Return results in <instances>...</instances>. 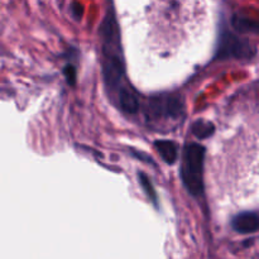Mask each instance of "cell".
<instances>
[{
	"mask_svg": "<svg viewBox=\"0 0 259 259\" xmlns=\"http://www.w3.org/2000/svg\"><path fill=\"white\" fill-rule=\"evenodd\" d=\"M103 38V76L109 91L119 94L123 88L124 62L121 58L120 35L113 12H108L100 27Z\"/></svg>",
	"mask_w": 259,
	"mask_h": 259,
	"instance_id": "obj_1",
	"label": "cell"
},
{
	"mask_svg": "<svg viewBox=\"0 0 259 259\" xmlns=\"http://www.w3.org/2000/svg\"><path fill=\"white\" fill-rule=\"evenodd\" d=\"M205 148L199 143L187 144L182 156L181 179L184 186L192 196H199L204 191L202 171H204Z\"/></svg>",
	"mask_w": 259,
	"mask_h": 259,
	"instance_id": "obj_2",
	"label": "cell"
},
{
	"mask_svg": "<svg viewBox=\"0 0 259 259\" xmlns=\"http://www.w3.org/2000/svg\"><path fill=\"white\" fill-rule=\"evenodd\" d=\"M255 48L252 43L244 38L238 37L232 32L224 30L219 39V46L217 50V58L219 60H250L254 57Z\"/></svg>",
	"mask_w": 259,
	"mask_h": 259,
	"instance_id": "obj_3",
	"label": "cell"
},
{
	"mask_svg": "<svg viewBox=\"0 0 259 259\" xmlns=\"http://www.w3.org/2000/svg\"><path fill=\"white\" fill-rule=\"evenodd\" d=\"M151 111L156 116L175 119L184 113V104L175 96H159L151 101Z\"/></svg>",
	"mask_w": 259,
	"mask_h": 259,
	"instance_id": "obj_4",
	"label": "cell"
},
{
	"mask_svg": "<svg viewBox=\"0 0 259 259\" xmlns=\"http://www.w3.org/2000/svg\"><path fill=\"white\" fill-rule=\"evenodd\" d=\"M232 225L235 232L240 234H249L259 229V218L254 212H242L233 219Z\"/></svg>",
	"mask_w": 259,
	"mask_h": 259,
	"instance_id": "obj_5",
	"label": "cell"
},
{
	"mask_svg": "<svg viewBox=\"0 0 259 259\" xmlns=\"http://www.w3.org/2000/svg\"><path fill=\"white\" fill-rule=\"evenodd\" d=\"M119 106L128 114H136L139 110V100L133 91L124 89L118 94Z\"/></svg>",
	"mask_w": 259,
	"mask_h": 259,
	"instance_id": "obj_6",
	"label": "cell"
},
{
	"mask_svg": "<svg viewBox=\"0 0 259 259\" xmlns=\"http://www.w3.org/2000/svg\"><path fill=\"white\" fill-rule=\"evenodd\" d=\"M154 147H156L157 152L159 153V156L162 157L166 163L174 164L176 162L177 157V147L174 142L171 141H157L154 143Z\"/></svg>",
	"mask_w": 259,
	"mask_h": 259,
	"instance_id": "obj_7",
	"label": "cell"
},
{
	"mask_svg": "<svg viewBox=\"0 0 259 259\" xmlns=\"http://www.w3.org/2000/svg\"><path fill=\"white\" fill-rule=\"evenodd\" d=\"M232 24L238 32L259 34V20L250 19V18L242 17V15H234L232 19Z\"/></svg>",
	"mask_w": 259,
	"mask_h": 259,
	"instance_id": "obj_8",
	"label": "cell"
},
{
	"mask_svg": "<svg viewBox=\"0 0 259 259\" xmlns=\"http://www.w3.org/2000/svg\"><path fill=\"white\" fill-rule=\"evenodd\" d=\"M215 131V125L211 121H204L197 120L192 125V133L197 137L199 139H206L212 136Z\"/></svg>",
	"mask_w": 259,
	"mask_h": 259,
	"instance_id": "obj_9",
	"label": "cell"
},
{
	"mask_svg": "<svg viewBox=\"0 0 259 259\" xmlns=\"http://www.w3.org/2000/svg\"><path fill=\"white\" fill-rule=\"evenodd\" d=\"M138 179H139V182H141L142 189H143V191L146 192L148 199L151 200V202H153L154 206L158 207V196H157L156 190H154L153 185H152V182L149 181L148 177H147L144 174H139Z\"/></svg>",
	"mask_w": 259,
	"mask_h": 259,
	"instance_id": "obj_10",
	"label": "cell"
},
{
	"mask_svg": "<svg viewBox=\"0 0 259 259\" xmlns=\"http://www.w3.org/2000/svg\"><path fill=\"white\" fill-rule=\"evenodd\" d=\"M63 73L66 76V80L70 85H75L76 82V68L72 65H67L63 68Z\"/></svg>",
	"mask_w": 259,
	"mask_h": 259,
	"instance_id": "obj_11",
	"label": "cell"
},
{
	"mask_svg": "<svg viewBox=\"0 0 259 259\" xmlns=\"http://www.w3.org/2000/svg\"><path fill=\"white\" fill-rule=\"evenodd\" d=\"M72 8H73V9H75L76 17H80V15L82 14V10H81V7L78 4H73Z\"/></svg>",
	"mask_w": 259,
	"mask_h": 259,
	"instance_id": "obj_12",
	"label": "cell"
}]
</instances>
